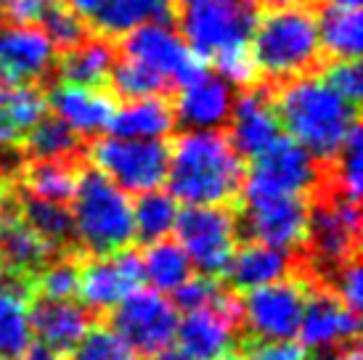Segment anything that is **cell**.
<instances>
[{
	"instance_id": "cell-11",
	"label": "cell",
	"mask_w": 363,
	"mask_h": 360,
	"mask_svg": "<svg viewBox=\"0 0 363 360\" xmlns=\"http://www.w3.org/2000/svg\"><path fill=\"white\" fill-rule=\"evenodd\" d=\"M117 53L122 59L143 64L160 77L170 82L172 88H181L194 82L199 74H204V64L191 53L181 38V32L172 30L170 24L162 21H149L135 30L122 35Z\"/></svg>"
},
{
	"instance_id": "cell-12",
	"label": "cell",
	"mask_w": 363,
	"mask_h": 360,
	"mask_svg": "<svg viewBox=\"0 0 363 360\" xmlns=\"http://www.w3.org/2000/svg\"><path fill=\"white\" fill-rule=\"evenodd\" d=\"M143 260L141 254L125 247L111 254H82L77 294L82 305L101 318L111 308H117L128 294L141 289L143 283Z\"/></svg>"
},
{
	"instance_id": "cell-5",
	"label": "cell",
	"mask_w": 363,
	"mask_h": 360,
	"mask_svg": "<svg viewBox=\"0 0 363 360\" xmlns=\"http://www.w3.org/2000/svg\"><path fill=\"white\" fill-rule=\"evenodd\" d=\"M260 16L257 0H175L181 38L202 64L250 48Z\"/></svg>"
},
{
	"instance_id": "cell-29",
	"label": "cell",
	"mask_w": 363,
	"mask_h": 360,
	"mask_svg": "<svg viewBox=\"0 0 363 360\" xmlns=\"http://www.w3.org/2000/svg\"><path fill=\"white\" fill-rule=\"evenodd\" d=\"M170 19H175V0H109V6L91 24L104 38H122L141 24H170Z\"/></svg>"
},
{
	"instance_id": "cell-39",
	"label": "cell",
	"mask_w": 363,
	"mask_h": 360,
	"mask_svg": "<svg viewBox=\"0 0 363 360\" xmlns=\"http://www.w3.org/2000/svg\"><path fill=\"white\" fill-rule=\"evenodd\" d=\"M242 360H315L303 342L294 339H239Z\"/></svg>"
},
{
	"instance_id": "cell-21",
	"label": "cell",
	"mask_w": 363,
	"mask_h": 360,
	"mask_svg": "<svg viewBox=\"0 0 363 360\" xmlns=\"http://www.w3.org/2000/svg\"><path fill=\"white\" fill-rule=\"evenodd\" d=\"M297 268H300L297 252H284L257 241H247L244 247H236L223 281L231 291H250L286 279L297 273Z\"/></svg>"
},
{
	"instance_id": "cell-9",
	"label": "cell",
	"mask_w": 363,
	"mask_h": 360,
	"mask_svg": "<svg viewBox=\"0 0 363 360\" xmlns=\"http://www.w3.org/2000/svg\"><path fill=\"white\" fill-rule=\"evenodd\" d=\"M308 281L292 273L242 297V337L250 339H294L300 331Z\"/></svg>"
},
{
	"instance_id": "cell-8",
	"label": "cell",
	"mask_w": 363,
	"mask_h": 360,
	"mask_svg": "<svg viewBox=\"0 0 363 360\" xmlns=\"http://www.w3.org/2000/svg\"><path fill=\"white\" fill-rule=\"evenodd\" d=\"M85 159L99 172L120 186L125 193H146L160 189L167 178L170 146L164 140L133 138H96L85 149Z\"/></svg>"
},
{
	"instance_id": "cell-3",
	"label": "cell",
	"mask_w": 363,
	"mask_h": 360,
	"mask_svg": "<svg viewBox=\"0 0 363 360\" xmlns=\"http://www.w3.org/2000/svg\"><path fill=\"white\" fill-rule=\"evenodd\" d=\"M255 69L262 82H286L321 72V40L315 6L276 9L260 16L250 40Z\"/></svg>"
},
{
	"instance_id": "cell-48",
	"label": "cell",
	"mask_w": 363,
	"mask_h": 360,
	"mask_svg": "<svg viewBox=\"0 0 363 360\" xmlns=\"http://www.w3.org/2000/svg\"><path fill=\"white\" fill-rule=\"evenodd\" d=\"M0 268H3V260H0Z\"/></svg>"
},
{
	"instance_id": "cell-38",
	"label": "cell",
	"mask_w": 363,
	"mask_h": 360,
	"mask_svg": "<svg viewBox=\"0 0 363 360\" xmlns=\"http://www.w3.org/2000/svg\"><path fill=\"white\" fill-rule=\"evenodd\" d=\"M231 289L225 286L223 279H210V276H191L172 291V305L178 313H194L204 308H218Z\"/></svg>"
},
{
	"instance_id": "cell-22",
	"label": "cell",
	"mask_w": 363,
	"mask_h": 360,
	"mask_svg": "<svg viewBox=\"0 0 363 360\" xmlns=\"http://www.w3.org/2000/svg\"><path fill=\"white\" fill-rule=\"evenodd\" d=\"M32 279L0 270V360H19L32 344Z\"/></svg>"
},
{
	"instance_id": "cell-42",
	"label": "cell",
	"mask_w": 363,
	"mask_h": 360,
	"mask_svg": "<svg viewBox=\"0 0 363 360\" xmlns=\"http://www.w3.org/2000/svg\"><path fill=\"white\" fill-rule=\"evenodd\" d=\"M109 6V0H69V9L77 11L82 19H96L104 9Z\"/></svg>"
},
{
	"instance_id": "cell-28",
	"label": "cell",
	"mask_w": 363,
	"mask_h": 360,
	"mask_svg": "<svg viewBox=\"0 0 363 360\" xmlns=\"http://www.w3.org/2000/svg\"><path fill=\"white\" fill-rule=\"evenodd\" d=\"M16 215L27 223L38 236H40L53 252H69L74 247V225H72V212L67 204L56 201H43L35 196H27L16 191Z\"/></svg>"
},
{
	"instance_id": "cell-33",
	"label": "cell",
	"mask_w": 363,
	"mask_h": 360,
	"mask_svg": "<svg viewBox=\"0 0 363 360\" xmlns=\"http://www.w3.org/2000/svg\"><path fill=\"white\" fill-rule=\"evenodd\" d=\"M80 249L59 252L48 265L38 270L32 279V297H45V300H72L77 294V281H80Z\"/></svg>"
},
{
	"instance_id": "cell-7",
	"label": "cell",
	"mask_w": 363,
	"mask_h": 360,
	"mask_svg": "<svg viewBox=\"0 0 363 360\" xmlns=\"http://www.w3.org/2000/svg\"><path fill=\"white\" fill-rule=\"evenodd\" d=\"M178 244L199 276L223 279L239 247L236 207H186L175 223Z\"/></svg>"
},
{
	"instance_id": "cell-35",
	"label": "cell",
	"mask_w": 363,
	"mask_h": 360,
	"mask_svg": "<svg viewBox=\"0 0 363 360\" xmlns=\"http://www.w3.org/2000/svg\"><path fill=\"white\" fill-rule=\"evenodd\" d=\"M111 96L125 101H135V99H146V96H170L172 85L164 77H160L157 72H152L143 64H135V61L128 59H117L114 67H111Z\"/></svg>"
},
{
	"instance_id": "cell-31",
	"label": "cell",
	"mask_w": 363,
	"mask_h": 360,
	"mask_svg": "<svg viewBox=\"0 0 363 360\" xmlns=\"http://www.w3.org/2000/svg\"><path fill=\"white\" fill-rule=\"evenodd\" d=\"M143 260V279L154 286L160 294H172L181 283L191 279V262L186 257V252L178 241H154L146 247Z\"/></svg>"
},
{
	"instance_id": "cell-37",
	"label": "cell",
	"mask_w": 363,
	"mask_h": 360,
	"mask_svg": "<svg viewBox=\"0 0 363 360\" xmlns=\"http://www.w3.org/2000/svg\"><path fill=\"white\" fill-rule=\"evenodd\" d=\"M72 360H141V358L106 323H99V326H91V329L85 331V337L74 344Z\"/></svg>"
},
{
	"instance_id": "cell-36",
	"label": "cell",
	"mask_w": 363,
	"mask_h": 360,
	"mask_svg": "<svg viewBox=\"0 0 363 360\" xmlns=\"http://www.w3.org/2000/svg\"><path fill=\"white\" fill-rule=\"evenodd\" d=\"M43 32L48 35V40L53 43V48L64 53V50H72L77 48L80 43L88 40V35H91V27H88V21L82 19L77 11H72L69 6H64V3H48V9L43 13Z\"/></svg>"
},
{
	"instance_id": "cell-25",
	"label": "cell",
	"mask_w": 363,
	"mask_h": 360,
	"mask_svg": "<svg viewBox=\"0 0 363 360\" xmlns=\"http://www.w3.org/2000/svg\"><path fill=\"white\" fill-rule=\"evenodd\" d=\"M175 109L167 96H146L128 101L114 111L109 122V133L114 138L133 140H164L175 130Z\"/></svg>"
},
{
	"instance_id": "cell-19",
	"label": "cell",
	"mask_w": 363,
	"mask_h": 360,
	"mask_svg": "<svg viewBox=\"0 0 363 360\" xmlns=\"http://www.w3.org/2000/svg\"><path fill=\"white\" fill-rule=\"evenodd\" d=\"M45 99H48V109H53V114L80 138H88V135L93 138L99 133L109 130V122L117 111V99L109 90L80 88L67 82L53 85L45 93Z\"/></svg>"
},
{
	"instance_id": "cell-30",
	"label": "cell",
	"mask_w": 363,
	"mask_h": 360,
	"mask_svg": "<svg viewBox=\"0 0 363 360\" xmlns=\"http://www.w3.org/2000/svg\"><path fill=\"white\" fill-rule=\"evenodd\" d=\"M21 151L30 159H85V140L72 128H67L59 117L45 114L24 135Z\"/></svg>"
},
{
	"instance_id": "cell-26",
	"label": "cell",
	"mask_w": 363,
	"mask_h": 360,
	"mask_svg": "<svg viewBox=\"0 0 363 360\" xmlns=\"http://www.w3.org/2000/svg\"><path fill=\"white\" fill-rule=\"evenodd\" d=\"M59 252H53L35 230L21 220L16 210L9 212L6 218H0V260L3 268L11 273H19L27 279H35L43 265L56 257Z\"/></svg>"
},
{
	"instance_id": "cell-18",
	"label": "cell",
	"mask_w": 363,
	"mask_h": 360,
	"mask_svg": "<svg viewBox=\"0 0 363 360\" xmlns=\"http://www.w3.org/2000/svg\"><path fill=\"white\" fill-rule=\"evenodd\" d=\"M233 85L220 74H199L194 82L181 85L175 96V120L189 130H220L231 120Z\"/></svg>"
},
{
	"instance_id": "cell-46",
	"label": "cell",
	"mask_w": 363,
	"mask_h": 360,
	"mask_svg": "<svg viewBox=\"0 0 363 360\" xmlns=\"http://www.w3.org/2000/svg\"><path fill=\"white\" fill-rule=\"evenodd\" d=\"M152 360H186L181 352H172V350H162L157 355H152Z\"/></svg>"
},
{
	"instance_id": "cell-4",
	"label": "cell",
	"mask_w": 363,
	"mask_h": 360,
	"mask_svg": "<svg viewBox=\"0 0 363 360\" xmlns=\"http://www.w3.org/2000/svg\"><path fill=\"white\" fill-rule=\"evenodd\" d=\"M74 247L82 254H111L135 239L130 196L96 167H82L72 196Z\"/></svg>"
},
{
	"instance_id": "cell-20",
	"label": "cell",
	"mask_w": 363,
	"mask_h": 360,
	"mask_svg": "<svg viewBox=\"0 0 363 360\" xmlns=\"http://www.w3.org/2000/svg\"><path fill=\"white\" fill-rule=\"evenodd\" d=\"M93 315L82 302L74 300H45L32 297L30 300V326L32 337H38V344H45L56 352H72L74 344L85 337V331L93 326Z\"/></svg>"
},
{
	"instance_id": "cell-34",
	"label": "cell",
	"mask_w": 363,
	"mask_h": 360,
	"mask_svg": "<svg viewBox=\"0 0 363 360\" xmlns=\"http://www.w3.org/2000/svg\"><path fill=\"white\" fill-rule=\"evenodd\" d=\"M45 114L48 99L40 85H11L6 93H0V117L19 133L21 140Z\"/></svg>"
},
{
	"instance_id": "cell-43",
	"label": "cell",
	"mask_w": 363,
	"mask_h": 360,
	"mask_svg": "<svg viewBox=\"0 0 363 360\" xmlns=\"http://www.w3.org/2000/svg\"><path fill=\"white\" fill-rule=\"evenodd\" d=\"M19 360H67L64 352H56L45 344H30V350L24 352Z\"/></svg>"
},
{
	"instance_id": "cell-24",
	"label": "cell",
	"mask_w": 363,
	"mask_h": 360,
	"mask_svg": "<svg viewBox=\"0 0 363 360\" xmlns=\"http://www.w3.org/2000/svg\"><path fill=\"white\" fill-rule=\"evenodd\" d=\"M88 159H30L16 172V191L43 201L72 204L80 170Z\"/></svg>"
},
{
	"instance_id": "cell-16",
	"label": "cell",
	"mask_w": 363,
	"mask_h": 360,
	"mask_svg": "<svg viewBox=\"0 0 363 360\" xmlns=\"http://www.w3.org/2000/svg\"><path fill=\"white\" fill-rule=\"evenodd\" d=\"M59 50L38 27H0V80L9 85H40L53 74Z\"/></svg>"
},
{
	"instance_id": "cell-13",
	"label": "cell",
	"mask_w": 363,
	"mask_h": 360,
	"mask_svg": "<svg viewBox=\"0 0 363 360\" xmlns=\"http://www.w3.org/2000/svg\"><path fill=\"white\" fill-rule=\"evenodd\" d=\"M242 334V297L231 291L218 308L186 313L178 320L175 339L186 360H220L233 352Z\"/></svg>"
},
{
	"instance_id": "cell-32",
	"label": "cell",
	"mask_w": 363,
	"mask_h": 360,
	"mask_svg": "<svg viewBox=\"0 0 363 360\" xmlns=\"http://www.w3.org/2000/svg\"><path fill=\"white\" fill-rule=\"evenodd\" d=\"M181 207L172 199L167 191H146L141 193V199L133 204V223H135V239H141L143 244H154V241L167 239L175 223H178Z\"/></svg>"
},
{
	"instance_id": "cell-15",
	"label": "cell",
	"mask_w": 363,
	"mask_h": 360,
	"mask_svg": "<svg viewBox=\"0 0 363 360\" xmlns=\"http://www.w3.org/2000/svg\"><path fill=\"white\" fill-rule=\"evenodd\" d=\"M297 334L308 350L332 355L358 339V313L329 289L311 286Z\"/></svg>"
},
{
	"instance_id": "cell-17",
	"label": "cell",
	"mask_w": 363,
	"mask_h": 360,
	"mask_svg": "<svg viewBox=\"0 0 363 360\" xmlns=\"http://www.w3.org/2000/svg\"><path fill=\"white\" fill-rule=\"evenodd\" d=\"M231 146L239 151V157L255 159L257 154L271 146L273 140L284 135L281 120L276 114L268 82H257L252 88H244L239 99H233L231 109Z\"/></svg>"
},
{
	"instance_id": "cell-23",
	"label": "cell",
	"mask_w": 363,
	"mask_h": 360,
	"mask_svg": "<svg viewBox=\"0 0 363 360\" xmlns=\"http://www.w3.org/2000/svg\"><path fill=\"white\" fill-rule=\"evenodd\" d=\"M114 61H117V45L111 43V38L99 35V38H88L77 48L59 53L53 74L67 85L106 90Z\"/></svg>"
},
{
	"instance_id": "cell-14",
	"label": "cell",
	"mask_w": 363,
	"mask_h": 360,
	"mask_svg": "<svg viewBox=\"0 0 363 360\" xmlns=\"http://www.w3.org/2000/svg\"><path fill=\"white\" fill-rule=\"evenodd\" d=\"M323 164L315 162L308 151L289 135H279L268 149L252 159V172L244 178L247 186L279 193L311 196L321 183Z\"/></svg>"
},
{
	"instance_id": "cell-49",
	"label": "cell",
	"mask_w": 363,
	"mask_h": 360,
	"mask_svg": "<svg viewBox=\"0 0 363 360\" xmlns=\"http://www.w3.org/2000/svg\"><path fill=\"white\" fill-rule=\"evenodd\" d=\"M51 3H59V0H51Z\"/></svg>"
},
{
	"instance_id": "cell-6",
	"label": "cell",
	"mask_w": 363,
	"mask_h": 360,
	"mask_svg": "<svg viewBox=\"0 0 363 360\" xmlns=\"http://www.w3.org/2000/svg\"><path fill=\"white\" fill-rule=\"evenodd\" d=\"M236 218L239 233H244L250 241L284 252H297L303 247L308 225V196L255 189L244 183Z\"/></svg>"
},
{
	"instance_id": "cell-10",
	"label": "cell",
	"mask_w": 363,
	"mask_h": 360,
	"mask_svg": "<svg viewBox=\"0 0 363 360\" xmlns=\"http://www.w3.org/2000/svg\"><path fill=\"white\" fill-rule=\"evenodd\" d=\"M106 318H109V329L122 342H128L138 355L143 352L152 358L172 344L181 313L160 291L135 289L117 308H111Z\"/></svg>"
},
{
	"instance_id": "cell-2",
	"label": "cell",
	"mask_w": 363,
	"mask_h": 360,
	"mask_svg": "<svg viewBox=\"0 0 363 360\" xmlns=\"http://www.w3.org/2000/svg\"><path fill=\"white\" fill-rule=\"evenodd\" d=\"M271 96L281 128L321 164H329L340 154L358 125V106L329 88L321 74L276 82L271 85Z\"/></svg>"
},
{
	"instance_id": "cell-1",
	"label": "cell",
	"mask_w": 363,
	"mask_h": 360,
	"mask_svg": "<svg viewBox=\"0 0 363 360\" xmlns=\"http://www.w3.org/2000/svg\"><path fill=\"white\" fill-rule=\"evenodd\" d=\"M244 159L220 130H189L170 146L167 193L189 207H236L244 189Z\"/></svg>"
},
{
	"instance_id": "cell-41",
	"label": "cell",
	"mask_w": 363,
	"mask_h": 360,
	"mask_svg": "<svg viewBox=\"0 0 363 360\" xmlns=\"http://www.w3.org/2000/svg\"><path fill=\"white\" fill-rule=\"evenodd\" d=\"M51 0H3V16L6 24H16V27H35L40 24L43 13L48 9Z\"/></svg>"
},
{
	"instance_id": "cell-47",
	"label": "cell",
	"mask_w": 363,
	"mask_h": 360,
	"mask_svg": "<svg viewBox=\"0 0 363 360\" xmlns=\"http://www.w3.org/2000/svg\"><path fill=\"white\" fill-rule=\"evenodd\" d=\"M220 360H242V358H239V355H233V352H231V355H225V358H220Z\"/></svg>"
},
{
	"instance_id": "cell-44",
	"label": "cell",
	"mask_w": 363,
	"mask_h": 360,
	"mask_svg": "<svg viewBox=\"0 0 363 360\" xmlns=\"http://www.w3.org/2000/svg\"><path fill=\"white\" fill-rule=\"evenodd\" d=\"M260 6H268V9H292V6H300L305 0H257Z\"/></svg>"
},
{
	"instance_id": "cell-27",
	"label": "cell",
	"mask_w": 363,
	"mask_h": 360,
	"mask_svg": "<svg viewBox=\"0 0 363 360\" xmlns=\"http://www.w3.org/2000/svg\"><path fill=\"white\" fill-rule=\"evenodd\" d=\"M315 21H318L321 53L326 59L332 61L361 59V45H363L361 11L318 6L315 9Z\"/></svg>"
},
{
	"instance_id": "cell-50",
	"label": "cell",
	"mask_w": 363,
	"mask_h": 360,
	"mask_svg": "<svg viewBox=\"0 0 363 360\" xmlns=\"http://www.w3.org/2000/svg\"><path fill=\"white\" fill-rule=\"evenodd\" d=\"M0 6H3V0H0Z\"/></svg>"
},
{
	"instance_id": "cell-40",
	"label": "cell",
	"mask_w": 363,
	"mask_h": 360,
	"mask_svg": "<svg viewBox=\"0 0 363 360\" xmlns=\"http://www.w3.org/2000/svg\"><path fill=\"white\" fill-rule=\"evenodd\" d=\"M321 74V72H318ZM321 80L329 85L332 90H337L342 99H347L350 103H361L363 96V72H361V59L355 61H332L323 67Z\"/></svg>"
},
{
	"instance_id": "cell-45",
	"label": "cell",
	"mask_w": 363,
	"mask_h": 360,
	"mask_svg": "<svg viewBox=\"0 0 363 360\" xmlns=\"http://www.w3.org/2000/svg\"><path fill=\"white\" fill-rule=\"evenodd\" d=\"M318 6H334V9H358L361 0H315Z\"/></svg>"
}]
</instances>
